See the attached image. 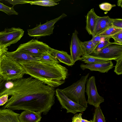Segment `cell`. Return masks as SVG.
Returning a JSON list of instances; mask_svg holds the SVG:
<instances>
[{
  "mask_svg": "<svg viewBox=\"0 0 122 122\" xmlns=\"http://www.w3.org/2000/svg\"><path fill=\"white\" fill-rule=\"evenodd\" d=\"M55 88L30 76L6 81L3 84L0 96H10L2 108L22 110L47 114L55 103Z\"/></svg>",
  "mask_w": 122,
  "mask_h": 122,
  "instance_id": "6da1fadb",
  "label": "cell"
},
{
  "mask_svg": "<svg viewBox=\"0 0 122 122\" xmlns=\"http://www.w3.org/2000/svg\"><path fill=\"white\" fill-rule=\"evenodd\" d=\"M25 74L54 88L65 82L68 76V70L59 64L40 61H18Z\"/></svg>",
  "mask_w": 122,
  "mask_h": 122,
  "instance_id": "7a4b0ae2",
  "label": "cell"
},
{
  "mask_svg": "<svg viewBox=\"0 0 122 122\" xmlns=\"http://www.w3.org/2000/svg\"><path fill=\"white\" fill-rule=\"evenodd\" d=\"M5 54L1 58L0 64V74L3 79L9 81L23 78L25 72L22 66Z\"/></svg>",
  "mask_w": 122,
  "mask_h": 122,
  "instance_id": "3957f363",
  "label": "cell"
},
{
  "mask_svg": "<svg viewBox=\"0 0 122 122\" xmlns=\"http://www.w3.org/2000/svg\"><path fill=\"white\" fill-rule=\"evenodd\" d=\"M88 73L81 77L76 82L68 87L61 89L64 94L74 102L86 108L87 103L85 97L86 82L89 75Z\"/></svg>",
  "mask_w": 122,
  "mask_h": 122,
  "instance_id": "277c9868",
  "label": "cell"
},
{
  "mask_svg": "<svg viewBox=\"0 0 122 122\" xmlns=\"http://www.w3.org/2000/svg\"><path fill=\"white\" fill-rule=\"evenodd\" d=\"M63 13L59 17L50 21H46L44 24L37 25L34 28L27 30L28 35L30 36L40 37L49 36L53 33L55 24L60 20L66 17Z\"/></svg>",
  "mask_w": 122,
  "mask_h": 122,
  "instance_id": "5b68a950",
  "label": "cell"
},
{
  "mask_svg": "<svg viewBox=\"0 0 122 122\" xmlns=\"http://www.w3.org/2000/svg\"><path fill=\"white\" fill-rule=\"evenodd\" d=\"M50 47L42 42L32 39L20 44L16 50L26 52L38 58L42 54L48 52Z\"/></svg>",
  "mask_w": 122,
  "mask_h": 122,
  "instance_id": "8992f818",
  "label": "cell"
},
{
  "mask_svg": "<svg viewBox=\"0 0 122 122\" xmlns=\"http://www.w3.org/2000/svg\"><path fill=\"white\" fill-rule=\"evenodd\" d=\"M24 31L19 28L12 27L0 31V45L7 47L20 40Z\"/></svg>",
  "mask_w": 122,
  "mask_h": 122,
  "instance_id": "52a82bcc",
  "label": "cell"
},
{
  "mask_svg": "<svg viewBox=\"0 0 122 122\" xmlns=\"http://www.w3.org/2000/svg\"><path fill=\"white\" fill-rule=\"evenodd\" d=\"M96 79L92 76L87 79L86 83L85 92L88 97V103L96 107L104 102V98L98 94L96 84Z\"/></svg>",
  "mask_w": 122,
  "mask_h": 122,
  "instance_id": "ba28073f",
  "label": "cell"
},
{
  "mask_svg": "<svg viewBox=\"0 0 122 122\" xmlns=\"http://www.w3.org/2000/svg\"><path fill=\"white\" fill-rule=\"evenodd\" d=\"M90 55L115 60L122 56V44L111 42L100 50L93 52Z\"/></svg>",
  "mask_w": 122,
  "mask_h": 122,
  "instance_id": "9c48e42d",
  "label": "cell"
},
{
  "mask_svg": "<svg viewBox=\"0 0 122 122\" xmlns=\"http://www.w3.org/2000/svg\"><path fill=\"white\" fill-rule=\"evenodd\" d=\"M55 95L62 108L66 109L67 113L75 114L77 112H82L86 108L74 102L67 97L61 90L57 88L55 90Z\"/></svg>",
  "mask_w": 122,
  "mask_h": 122,
  "instance_id": "30bf717a",
  "label": "cell"
},
{
  "mask_svg": "<svg viewBox=\"0 0 122 122\" xmlns=\"http://www.w3.org/2000/svg\"><path fill=\"white\" fill-rule=\"evenodd\" d=\"M78 32L75 30L72 34L70 45L71 56L74 64L79 60L81 56L84 55L81 44V41L78 36Z\"/></svg>",
  "mask_w": 122,
  "mask_h": 122,
  "instance_id": "8fae6325",
  "label": "cell"
},
{
  "mask_svg": "<svg viewBox=\"0 0 122 122\" xmlns=\"http://www.w3.org/2000/svg\"><path fill=\"white\" fill-rule=\"evenodd\" d=\"M80 66L83 70L88 69L91 71H98L102 73L107 72L114 67L112 60L102 63L81 64Z\"/></svg>",
  "mask_w": 122,
  "mask_h": 122,
  "instance_id": "7c38bea8",
  "label": "cell"
},
{
  "mask_svg": "<svg viewBox=\"0 0 122 122\" xmlns=\"http://www.w3.org/2000/svg\"><path fill=\"white\" fill-rule=\"evenodd\" d=\"M112 19L108 16H98L95 27L93 35L97 36L109 27L112 25ZM92 35V36H93Z\"/></svg>",
  "mask_w": 122,
  "mask_h": 122,
  "instance_id": "4fadbf2b",
  "label": "cell"
},
{
  "mask_svg": "<svg viewBox=\"0 0 122 122\" xmlns=\"http://www.w3.org/2000/svg\"><path fill=\"white\" fill-rule=\"evenodd\" d=\"M5 54L11 58L18 61H43L39 58L21 51L16 50L11 52L7 51Z\"/></svg>",
  "mask_w": 122,
  "mask_h": 122,
  "instance_id": "5bb4252c",
  "label": "cell"
},
{
  "mask_svg": "<svg viewBox=\"0 0 122 122\" xmlns=\"http://www.w3.org/2000/svg\"><path fill=\"white\" fill-rule=\"evenodd\" d=\"M49 52L61 62L68 66H72L74 64L71 55L66 51L58 50L50 47Z\"/></svg>",
  "mask_w": 122,
  "mask_h": 122,
  "instance_id": "9a60e30c",
  "label": "cell"
},
{
  "mask_svg": "<svg viewBox=\"0 0 122 122\" xmlns=\"http://www.w3.org/2000/svg\"><path fill=\"white\" fill-rule=\"evenodd\" d=\"M20 114L8 108L0 109V122H20Z\"/></svg>",
  "mask_w": 122,
  "mask_h": 122,
  "instance_id": "2e32d148",
  "label": "cell"
},
{
  "mask_svg": "<svg viewBox=\"0 0 122 122\" xmlns=\"http://www.w3.org/2000/svg\"><path fill=\"white\" fill-rule=\"evenodd\" d=\"M41 114L38 112L24 110L19 117L20 122H39L42 118Z\"/></svg>",
  "mask_w": 122,
  "mask_h": 122,
  "instance_id": "e0dca14e",
  "label": "cell"
},
{
  "mask_svg": "<svg viewBox=\"0 0 122 122\" xmlns=\"http://www.w3.org/2000/svg\"><path fill=\"white\" fill-rule=\"evenodd\" d=\"M98 16L92 8L87 13L86 16V29L89 34L93 35Z\"/></svg>",
  "mask_w": 122,
  "mask_h": 122,
  "instance_id": "ac0fdd59",
  "label": "cell"
},
{
  "mask_svg": "<svg viewBox=\"0 0 122 122\" xmlns=\"http://www.w3.org/2000/svg\"><path fill=\"white\" fill-rule=\"evenodd\" d=\"M79 60L86 63H96L104 62L112 60L88 55L82 56Z\"/></svg>",
  "mask_w": 122,
  "mask_h": 122,
  "instance_id": "d6986e66",
  "label": "cell"
},
{
  "mask_svg": "<svg viewBox=\"0 0 122 122\" xmlns=\"http://www.w3.org/2000/svg\"><path fill=\"white\" fill-rule=\"evenodd\" d=\"M60 0H36L30 1L29 4L31 5H36L45 6H51L57 4V2Z\"/></svg>",
  "mask_w": 122,
  "mask_h": 122,
  "instance_id": "ffe728a7",
  "label": "cell"
},
{
  "mask_svg": "<svg viewBox=\"0 0 122 122\" xmlns=\"http://www.w3.org/2000/svg\"><path fill=\"white\" fill-rule=\"evenodd\" d=\"M81 44L84 55H90L92 53L96 46L92 40L84 42L81 41Z\"/></svg>",
  "mask_w": 122,
  "mask_h": 122,
  "instance_id": "44dd1931",
  "label": "cell"
},
{
  "mask_svg": "<svg viewBox=\"0 0 122 122\" xmlns=\"http://www.w3.org/2000/svg\"><path fill=\"white\" fill-rule=\"evenodd\" d=\"M122 31V29L116 28L112 25L98 36L111 38L114 35Z\"/></svg>",
  "mask_w": 122,
  "mask_h": 122,
  "instance_id": "7402d4cb",
  "label": "cell"
},
{
  "mask_svg": "<svg viewBox=\"0 0 122 122\" xmlns=\"http://www.w3.org/2000/svg\"><path fill=\"white\" fill-rule=\"evenodd\" d=\"M38 58L43 61L52 63L59 64V63L58 59L51 55L49 52L42 54Z\"/></svg>",
  "mask_w": 122,
  "mask_h": 122,
  "instance_id": "603a6c76",
  "label": "cell"
},
{
  "mask_svg": "<svg viewBox=\"0 0 122 122\" xmlns=\"http://www.w3.org/2000/svg\"><path fill=\"white\" fill-rule=\"evenodd\" d=\"M93 122H106L105 117L100 106L95 107Z\"/></svg>",
  "mask_w": 122,
  "mask_h": 122,
  "instance_id": "cb8c5ba5",
  "label": "cell"
},
{
  "mask_svg": "<svg viewBox=\"0 0 122 122\" xmlns=\"http://www.w3.org/2000/svg\"><path fill=\"white\" fill-rule=\"evenodd\" d=\"M0 11H3L9 15H18V13L15 11L13 7L8 6L0 2Z\"/></svg>",
  "mask_w": 122,
  "mask_h": 122,
  "instance_id": "d4e9b609",
  "label": "cell"
},
{
  "mask_svg": "<svg viewBox=\"0 0 122 122\" xmlns=\"http://www.w3.org/2000/svg\"><path fill=\"white\" fill-rule=\"evenodd\" d=\"M117 62L115 66L114 72L117 75H120L122 74V56L115 59Z\"/></svg>",
  "mask_w": 122,
  "mask_h": 122,
  "instance_id": "484cf974",
  "label": "cell"
},
{
  "mask_svg": "<svg viewBox=\"0 0 122 122\" xmlns=\"http://www.w3.org/2000/svg\"><path fill=\"white\" fill-rule=\"evenodd\" d=\"M110 38H108L104 40L101 41L97 44L93 52L98 51L110 44L111 43L109 41Z\"/></svg>",
  "mask_w": 122,
  "mask_h": 122,
  "instance_id": "4316f807",
  "label": "cell"
},
{
  "mask_svg": "<svg viewBox=\"0 0 122 122\" xmlns=\"http://www.w3.org/2000/svg\"><path fill=\"white\" fill-rule=\"evenodd\" d=\"M115 6V5H112L107 2L102 3L99 5V6L101 9L106 11H110L112 7Z\"/></svg>",
  "mask_w": 122,
  "mask_h": 122,
  "instance_id": "83f0119b",
  "label": "cell"
},
{
  "mask_svg": "<svg viewBox=\"0 0 122 122\" xmlns=\"http://www.w3.org/2000/svg\"><path fill=\"white\" fill-rule=\"evenodd\" d=\"M111 38L114 40V43L122 44V31L116 34Z\"/></svg>",
  "mask_w": 122,
  "mask_h": 122,
  "instance_id": "f1b7e54d",
  "label": "cell"
},
{
  "mask_svg": "<svg viewBox=\"0 0 122 122\" xmlns=\"http://www.w3.org/2000/svg\"><path fill=\"white\" fill-rule=\"evenodd\" d=\"M112 25L116 28L122 29V19H112Z\"/></svg>",
  "mask_w": 122,
  "mask_h": 122,
  "instance_id": "f546056e",
  "label": "cell"
},
{
  "mask_svg": "<svg viewBox=\"0 0 122 122\" xmlns=\"http://www.w3.org/2000/svg\"><path fill=\"white\" fill-rule=\"evenodd\" d=\"M92 36V38L91 40L94 44L96 45L101 41L104 40L108 38H110L104 37L99 36H96L94 35Z\"/></svg>",
  "mask_w": 122,
  "mask_h": 122,
  "instance_id": "4dcf8cb0",
  "label": "cell"
},
{
  "mask_svg": "<svg viewBox=\"0 0 122 122\" xmlns=\"http://www.w3.org/2000/svg\"><path fill=\"white\" fill-rule=\"evenodd\" d=\"M5 1L12 4L13 5V7L17 4L29 3L30 2V0H8Z\"/></svg>",
  "mask_w": 122,
  "mask_h": 122,
  "instance_id": "1f68e13d",
  "label": "cell"
},
{
  "mask_svg": "<svg viewBox=\"0 0 122 122\" xmlns=\"http://www.w3.org/2000/svg\"><path fill=\"white\" fill-rule=\"evenodd\" d=\"M9 96L7 94H4L0 96V106L5 105L7 102Z\"/></svg>",
  "mask_w": 122,
  "mask_h": 122,
  "instance_id": "d6a6232c",
  "label": "cell"
},
{
  "mask_svg": "<svg viewBox=\"0 0 122 122\" xmlns=\"http://www.w3.org/2000/svg\"><path fill=\"white\" fill-rule=\"evenodd\" d=\"M82 115L81 113L75 115L72 118V122H81V120L82 118Z\"/></svg>",
  "mask_w": 122,
  "mask_h": 122,
  "instance_id": "836d02e7",
  "label": "cell"
},
{
  "mask_svg": "<svg viewBox=\"0 0 122 122\" xmlns=\"http://www.w3.org/2000/svg\"><path fill=\"white\" fill-rule=\"evenodd\" d=\"M8 48L5 46L0 45V64L1 60L3 56L8 51Z\"/></svg>",
  "mask_w": 122,
  "mask_h": 122,
  "instance_id": "e575fe53",
  "label": "cell"
},
{
  "mask_svg": "<svg viewBox=\"0 0 122 122\" xmlns=\"http://www.w3.org/2000/svg\"><path fill=\"white\" fill-rule=\"evenodd\" d=\"M117 5L118 6L122 7V0H118L117 1Z\"/></svg>",
  "mask_w": 122,
  "mask_h": 122,
  "instance_id": "d590c367",
  "label": "cell"
},
{
  "mask_svg": "<svg viewBox=\"0 0 122 122\" xmlns=\"http://www.w3.org/2000/svg\"><path fill=\"white\" fill-rule=\"evenodd\" d=\"M3 79H4L2 76L0 74V83L2 81Z\"/></svg>",
  "mask_w": 122,
  "mask_h": 122,
  "instance_id": "8d00e7d4",
  "label": "cell"
}]
</instances>
